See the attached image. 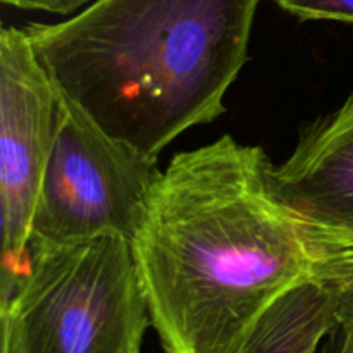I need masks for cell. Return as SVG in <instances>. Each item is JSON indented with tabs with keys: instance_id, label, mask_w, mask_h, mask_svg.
Here are the masks:
<instances>
[{
	"instance_id": "cell-1",
	"label": "cell",
	"mask_w": 353,
	"mask_h": 353,
	"mask_svg": "<svg viewBox=\"0 0 353 353\" xmlns=\"http://www.w3.org/2000/svg\"><path fill=\"white\" fill-rule=\"evenodd\" d=\"M274 168L224 134L162 172L131 241L162 353H245L269 307L314 278L323 245Z\"/></svg>"
},
{
	"instance_id": "cell-2",
	"label": "cell",
	"mask_w": 353,
	"mask_h": 353,
	"mask_svg": "<svg viewBox=\"0 0 353 353\" xmlns=\"http://www.w3.org/2000/svg\"><path fill=\"white\" fill-rule=\"evenodd\" d=\"M259 3L93 0L68 21L23 30L62 95L107 134L157 159L224 112Z\"/></svg>"
},
{
	"instance_id": "cell-3",
	"label": "cell",
	"mask_w": 353,
	"mask_h": 353,
	"mask_svg": "<svg viewBox=\"0 0 353 353\" xmlns=\"http://www.w3.org/2000/svg\"><path fill=\"white\" fill-rule=\"evenodd\" d=\"M0 302L2 353H141L150 324L131 241L117 234L30 243Z\"/></svg>"
},
{
	"instance_id": "cell-4",
	"label": "cell",
	"mask_w": 353,
	"mask_h": 353,
	"mask_svg": "<svg viewBox=\"0 0 353 353\" xmlns=\"http://www.w3.org/2000/svg\"><path fill=\"white\" fill-rule=\"evenodd\" d=\"M161 176L157 159L107 134L59 92L57 130L30 243H68L107 234L133 241Z\"/></svg>"
},
{
	"instance_id": "cell-5",
	"label": "cell",
	"mask_w": 353,
	"mask_h": 353,
	"mask_svg": "<svg viewBox=\"0 0 353 353\" xmlns=\"http://www.w3.org/2000/svg\"><path fill=\"white\" fill-rule=\"evenodd\" d=\"M59 90L23 28L0 31V302L19 285L30 261L31 226L50 159Z\"/></svg>"
},
{
	"instance_id": "cell-6",
	"label": "cell",
	"mask_w": 353,
	"mask_h": 353,
	"mask_svg": "<svg viewBox=\"0 0 353 353\" xmlns=\"http://www.w3.org/2000/svg\"><path fill=\"white\" fill-rule=\"evenodd\" d=\"M279 195L312 231L353 238V92L307 124L293 154L274 168Z\"/></svg>"
},
{
	"instance_id": "cell-7",
	"label": "cell",
	"mask_w": 353,
	"mask_h": 353,
	"mask_svg": "<svg viewBox=\"0 0 353 353\" xmlns=\"http://www.w3.org/2000/svg\"><path fill=\"white\" fill-rule=\"evenodd\" d=\"M336 326L333 300L312 278L269 307L255 326L245 353H316Z\"/></svg>"
},
{
	"instance_id": "cell-8",
	"label": "cell",
	"mask_w": 353,
	"mask_h": 353,
	"mask_svg": "<svg viewBox=\"0 0 353 353\" xmlns=\"http://www.w3.org/2000/svg\"><path fill=\"white\" fill-rule=\"evenodd\" d=\"M314 234L323 245L314 279L330 293L338 324L353 336V238Z\"/></svg>"
},
{
	"instance_id": "cell-9",
	"label": "cell",
	"mask_w": 353,
	"mask_h": 353,
	"mask_svg": "<svg viewBox=\"0 0 353 353\" xmlns=\"http://www.w3.org/2000/svg\"><path fill=\"white\" fill-rule=\"evenodd\" d=\"M303 21H338L353 24V0H272Z\"/></svg>"
},
{
	"instance_id": "cell-10",
	"label": "cell",
	"mask_w": 353,
	"mask_h": 353,
	"mask_svg": "<svg viewBox=\"0 0 353 353\" xmlns=\"http://www.w3.org/2000/svg\"><path fill=\"white\" fill-rule=\"evenodd\" d=\"M2 2L7 6L19 7V9L45 10V12L59 14V16H68L92 3L93 0H2Z\"/></svg>"
},
{
	"instance_id": "cell-11",
	"label": "cell",
	"mask_w": 353,
	"mask_h": 353,
	"mask_svg": "<svg viewBox=\"0 0 353 353\" xmlns=\"http://www.w3.org/2000/svg\"><path fill=\"white\" fill-rule=\"evenodd\" d=\"M316 353H353V336L338 324L323 340Z\"/></svg>"
}]
</instances>
